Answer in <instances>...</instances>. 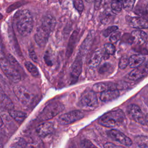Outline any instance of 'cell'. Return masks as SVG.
<instances>
[{
  "label": "cell",
  "mask_w": 148,
  "mask_h": 148,
  "mask_svg": "<svg viewBox=\"0 0 148 148\" xmlns=\"http://www.w3.org/2000/svg\"><path fill=\"white\" fill-rule=\"evenodd\" d=\"M13 18L18 32L23 36L29 35L34 25L31 12L27 9L20 10L14 14Z\"/></svg>",
  "instance_id": "6da1fadb"
},
{
  "label": "cell",
  "mask_w": 148,
  "mask_h": 148,
  "mask_svg": "<svg viewBox=\"0 0 148 148\" xmlns=\"http://www.w3.org/2000/svg\"><path fill=\"white\" fill-rule=\"evenodd\" d=\"M125 120V116L124 112L117 109L104 114L98 119V123L105 127L114 128L123 125Z\"/></svg>",
  "instance_id": "7a4b0ae2"
},
{
  "label": "cell",
  "mask_w": 148,
  "mask_h": 148,
  "mask_svg": "<svg viewBox=\"0 0 148 148\" xmlns=\"http://www.w3.org/2000/svg\"><path fill=\"white\" fill-rule=\"evenodd\" d=\"M64 109V105L60 102L56 101L49 103L41 111L38 116V119L41 121L50 120Z\"/></svg>",
  "instance_id": "3957f363"
},
{
  "label": "cell",
  "mask_w": 148,
  "mask_h": 148,
  "mask_svg": "<svg viewBox=\"0 0 148 148\" xmlns=\"http://www.w3.org/2000/svg\"><path fill=\"white\" fill-rule=\"evenodd\" d=\"M79 105L85 110H92L98 106V100L96 94L92 90H86L82 94Z\"/></svg>",
  "instance_id": "277c9868"
},
{
  "label": "cell",
  "mask_w": 148,
  "mask_h": 148,
  "mask_svg": "<svg viewBox=\"0 0 148 148\" xmlns=\"http://www.w3.org/2000/svg\"><path fill=\"white\" fill-rule=\"evenodd\" d=\"M0 68L5 75L13 82L17 83L21 80L20 73L11 65L6 58H0Z\"/></svg>",
  "instance_id": "5b68a950"
},
{
  "label": "cell",
  "mask_w": 148,
  "mask_h": 148,
  "mask_svg": "<svg viewBox=\"0 0 148 148\" xmlns=\"http://www.w3.org/2000/svg\"><path fill=\"white\" fill-rule=\"evenodd\" d=\"M127 110L131 119L143 125H147V114H145L139 106L131 104L128 106Z\"/></svg>",
  "instance_id": "8992f818"
},
{
  "label": "cell",
  "mask_w": 148,
  "mask_h": 148,
  "mask_svg": "<svg viewBox=\"0 0 148 148\" xmlns=\"http://www.w3.org/2000/svg\"><path fill=\"white\" fill-rule=\"evenodd\" d=\"M13 92L19 101L24 105H29L34 101V95L22 86H15L13 87Z\"/></svg>",
  "instance_id": "52a82bcc"
},
{
  "label": "cell",
  "mask_w": 148,
  "mask_h": 148,
  "mask_svg": "<svg viewBox=\"0 0 148 148\" xmlns=\"http://www.w3.org/2000/svg\"><path fill=\"white\" fill-rule=\"evenodd\" d=\"M84 116V114L83 112L76 110L60 115L58 121L61 125H68L82 119Z\"/></svg>",
  "instance_id": "ba28073f"
},
{
  "label": "cell",
  "mask_w": 148,
  "mask_h": 148,
  "mask_svg": "<svg viewBox=\"0 0 148 148\" xmlns=\"http://www.w3.org/2000/svg\"><path fill=\"white\" fill-rule=\"evenodd\" d=\"M82 70V58L77 56L75 60L71 66L70 79L71 83H75L78 80V78Z\"/></svg>",
  "instance_id": "9c48e42d"
},
{
  "label": "cell",
  "mask_w": 148,
  "mask_h": 148,
  "mask_svg": "<svg viewBox=\"0 0 148 148\" xmlns=\"http://www.w3.org/2000/svg\"><path fill=\"white\" fill-rule=\"evenodd\" d=\"M108 135L112 139L123 145L130 146L132 143V141L130 138L118 130H111L108 132Z\"/></svg>",
  "instance_id": "30bf717a"
},
{
  "label": "cell",
  "mask_w": 148,
  "mask_h": 148,
  "mask_svg": "<svg viewBox=\"0 0 148 148\" xmlns=\"http://www.w3.org/2000/svg\"><path fill=\"white\" fill-rule=\"evenodd\" d=\"M50 33L44 29L41 26L37 29L35 34V40L36 43L41 47H44L47 42Z\"/></svg>",
  "instance_id": "8fae6325"
},
{
  "label": "cell",
  "mask_w": 148,
  "mask_h": 148,
  "mask_svg": "<svg viewBox=\"0 0 148 148\" xmlns=\"http://www.w3.org/2000/svg\"><path fill=\"white\" fill-rule=\"evenodd\" d=\"M54 130V126L51 123L45 121L37 127L36 131L40 138H45L52 134Z\"/></svg>",
  "instance_id": "7c38bea8"
},
{
  "label": "cell",
  "mask_w": 148,
  "mask_h": 148,
  "mask_svg": "<svg viewBox=\"0 0 148 148\" xmlns=\"http://www.w3.org/2000/svg\"><path fill=\"white\" fill-rule=\"evenodd\" d=\"M127 21L128 22L129 25L134 28L146 29L148 27L147 20L142 17L130 16L127 18Z\"/></svg>",
  "instance_id": "4fadbf2b"
},
{
  "label": "cell",
  "mask_w": 148,
  "mask_h": 148,
  "mask_svg": "<svg viewBox=\"0 0 148 148\" xmlns=\"http://www.w3.org/2000/svg\"><path fill=\"white\" fill-rule=\"evenodd\" d=\"M56 24V20L55 17L51 14H46L42 18L40 26L48 32L50 33L54 29Z\"/></svg>",
  "instance_id": "5bb4252c"
},
{
  "label": "cell",
  "mask_w": 148,
  "mask_h": 148,
  "mask_svg": "<svg viewBox=\"0 0 148 148\" xmlns=\"http://www.w3.org/2000/svg\"><path fill=\"white\" fill-rule=\"evenodd\" d=\"M94 38V32L90 31L80 47L77 56L82 57L84 56L90 49Z\"/></svg>",
  "instance_id": "9a60e30c"
},
{
  "label": "cell",
  "mask_w": 148,
  "mask_h": 148,
  "mask_svg": "<svg viewBox=\"0 0 148 148\" xmlns=\"http://www.w3.org/2000/svg\"><path fill=\"white\" fill-rule=\"evenodd\" d=\"M109 90H117V85L112 82H99L92 86V91L96 92H102Z\"/></svg>",
  "instance_id": "2e32d148"
},
{
  "label": "cell",
  "mask_w": 148,
  "mask_h": 148,
  "mask_svg": "<svg viewBox=\"0 0 148 148\" xmlns=\"http://www.w3.org/2000/svg\"><path fill=\"white\" fill-rule=\"evenodd\" d=\"M0 107L9 112L14 108V105L10 98L3 92L0 86Z\"/></svg>",
  "instance_id": "e0dca14e"
},
{
  "label": "cell",
  "mask_w": 148,
  "mask_h": 148,
  "mask_svg": "<svg viewBox=\"0 0 148 148\" xmlns=\"http://www.w3.org/2000/svg\"><path fill=\"white\" fill-rule=\"evenodd\" d=\"M147 64L143 67H137L134 68L131 72L128 74V78L131 80H138L147 74Z\"/></svg>",
  "instance_id": "ac0fdd59"
},
{
  "label": "cell",
  "mask_w": 148,
  "mask_h": 148,
  "mask_svg": "<svg viewBox=\"0 0 148 148\" xmlns=\"http://www.w3.org/2000/svg\"><path fill=\"white\" fill-rule=\"evenodd\" d=\"M103 56V51L101 49L96 50L91 56L88 62V65L91 68H95L99 66Z\"/></svg>",
  "instance_id": "d6986e66"
},
{
  "label": "cell",
  "mask_w": 148,
  "mask_h": 148,
  "mask_svg": "<svg viewBox=\"0 0 148 148\" xmlns=\"http://www.w3.org/2000/svg\"><path fill=\"white\" fill-rule=\"evenodd\" d=\"M131 36L133 39V42H135L138 45L144 44L146 42L147 39L146 33L139 29L133 31L132 32Z\"/></svg>",
  "instance_id": "ffe728a7"
},
{
  "label": "cell",
  "mask_w": 148,
  "mask_h": 148,
  "mask_svg": "<svg viewBox=\"0 0 148 148\" xmlns=\"http://www.w3.org/2000/svg\"><path fill=\"white\" fill-rule=\"evenodd\" d=\"M120 95L118 90H109L101 92L100 99L104 102H109L117 98Z\"/></svg>",
  "instance_id": "44dd1931"
},
{
  "label": "cell",
  "mask_w": 148,
  "mask_h": 148,
  "mask_svg": "<svg viewBox=\"0 0 148 148\" xmlns=\"http://www.w3.org/2000/svg\"><path fill=\"white\" fill-rule=\"evenodd\" d=\"M145 60L144 55L141 54H136L132 55L129 58L128 65L131 68H135L140 66L143 63Z\"/></svg>",
  "instance_id": "7402d4cb"
},
{
  "label": "cell",
  "mask_w": 148,
  "mask_h": 148,
  "mask_svg": "<svg viewBox=\"0 0 148 148\" xmlns=\"http://www.w3.org/2000/svg\"><path fill=\"white\" fill-rule=\"evenodd\" d=\"M77 37H78V32L77 31H75L70 36L69 42L66 48V56L68 58L70 57L73 53V49L77 42Z\"/></svg>",
  "instance_id": "603a6c76"
},
{
  "label": "cell",
  "mask_w": 148,
  "mask_h": 148,
  "mask_svg": "<svg viewBox=\"0 0 148 148\" xmlns=\"http://www.w3.org/2000/svg\"><path fill=\"white\" fill-rule=\"evenodd\" d=\"M10 116L17 123H21L27 117V114L23 112L11 110L9 112Z\"/></svg>",
  "instance_id": "cb8c5ba5"
},
{
  "label": "cell",
  "mask_w": 148,
  "mask_h": 148,
  "mask_svg": "<svg viewBox=\"0 0 148 148\" xmlns=\"http://www.w3.org/2000/svg\"><path fill=\"white\" fill-rule=\"evenodd\" d=\"M27 144L26 140L23 138L17 137L11 142L9 148H25Z\"/></svg>",
  "instance_id": "d4e9b609"
},
{
  "label": "cell",
  "mask_w": 148,
  "mask_h": 148,
  "mask_svg": "<svg viewBox=\"0 0 148 148\" xmlns=\"http://www.w3.org/2000/svg\"><path fill=\"white\" fill-rule=\"evenodd\" d=\"M114 16V12L112 10L107 9L101 16V22L103 24H109Z\"/></svg>",
  "instance_id": "484cf974"
},
{
  "label": "cell",
  "mask_w": 148,
  "mask_h": 148,
  "mask_svg": "<svg viewBox=\"0 0 148 148\" xmlns=\"http://www.w3.org/2000/svg\"><path fill=\"white\" fill-rule=\"evenodd\" d=\"M135 142L140 148H148V138L146 136H137L135 137Z\"/></svg>",
  "instance_id": "4316f807"
},
{
  "label": "cell",
  "mask_w": 148,
  "mask_h": 148,
  "mask_svg": "<svg viewBox=\"0 0 148 148\" xmlns=\"http://www.w3.org/2000/svg\"><path fill=\"white\" fill-rule=\"evenodd\" d=\"M113 70L112 65L109 62H106L102 64L99 68L98 72L101 75H108L110 74Z\"/></svg>",
  "instance_id": "83f0119b"
},
{
  "label": "cell",
  "mask_w": 148,
  "mask_h": 148,
  "mask_svg": "<svg viewBox=\"0 0 148 148\" xmlns=\"http://www.w3.org/2000/svg\"><path fill=\"white\" fill-rule=\"evenodd\" d=\"M24 65L27 71L31 74L32 76L36 77L39 75V73L38 68L32 62L29 61H27L25 62Z\"/></svg>",
  "instance_id": "f1b7e54d"
},
{
  "label": "cell",
  "mask_w": 148,
  "mask_h": 148,
  "mask_svg": "<svg viewBox=\"0 0 148 148\" xmlns=\"http://www.w3.org/2000/svg\"><path fill=\"white\" fill-rule=\"evenodd\" d=\"M123 0H112L111 8L114 12H120L123 9Z\"/></svg>",
  "instance_id": "f546056e"
},
{
  "label": "cell",
  "mask_w": 148,
  "mask_h": 148,
  "mask_svg": "<svg viewBox=\"0 0 148 148\" xmlns=\"http://www.w3.org/2000/svg\"><path fill=\"white\" fill-rule=\"evenodd\" d=\"M28 148H44L43 143L40 139L32 140L30 143L27 144Z\"/></svg>",
  "instance_id": "4dcf8cb0"
},
{
  "label": "cell",
  "mask_w": 148,
  "mask_h": 148,
  "mask_svg": "<svg viewBox=\"0 0 148 148\" xmlns=\"http://www.w3.org/2000/svg\"><path fill=\"white\" fill-rule=\"evenodd\" d=\"M6 59L8 60V61H9V62L11 64V65H12L18 72V68H20L18 62H17V61L16 60V58L10 54H8L6 56ZM20 73V72H19Z\"/></svg>",
  "instance_id": "1f68e13d"
},
{
  "label": "cell",
  "mask_w": 148,
  "mask_h": 148,
  "mask_svg": "<svg viewBox=\"0 0 148 148\" xmlns=\"http://www.w3.org/2000/svg\"><path fill=\"white\" fill-rule=\"evenodd\" d=\"M128 61L129 57L127 55L123 56L120 60L119 63V67L121 69H125L128 65Z\"/></svg>",
  "instance_id": "d6a6232c"
},
{
  "label": "cell",
  "mask_w": 148,
  "mask_h": 148,
  "mask_svg": "<svg viewBox=\"0 0 148 148\" xmlns=\"http://www.w3.org/2000/svg\"><path fill=\"white\" fill-rule=\"evenodd\" d=\"M117 29H118V27L116 25L109 26L102 31V35L105 37H108L114 31H117Z\"/></svg>",
  "instance_id": "836d02e7"
},
{
  "label": "cell",
  "mask_w": 148,
  "mask_h": 148,
  "mask_svg": "<svg viewBox=\"0 0 148 148\" xmlns=\"http://www.w3.org/2000/svg\"><path fill=\"white\" fill-rule=\"evenodd\" d=\"M120 37L121 32L120 31H116L112 34H110V36L109 37V40L111 42V43H117L120 39Z\"/></svg>",
  "instance_id": "e575fe53"
},
{
  "label": "cell",
  "mask_w": 148,
  "mask_h": 148,
  "mask_svg": "<svg viewBox=\"0 0 148 148\" xmlns=\"http://www.w3.org/2000/svg\"><path fill=\"white\" fill-rule=\"evenodd\" d=\"M135 0H123V8L126 10H131L132 9Z\"/></svg>",
  "instance_id": "d590c367"
},
{
  "label": "cell",
  "mask_w": 148,
  "mask_h": 148,
  "mask_svg": "<svg viewBox=\"0 0 148 148\" xmlns=\"http://www.w3.org/2000/svg\"><path fill=\"white\" fill-rule=\"evenodd\" d=\"M104 50L108 54V55H112L116 51V48L113 44L111 43H108L105 44L104 45Z\"/></svg>",
  "instance_id": "8d00e7d4"
},
{
  "label": "cell",
  "mask_w": 148,
  "mask_h": 148,
  "mask_svg": "<svg viewBox=\"0 0 148 148\" xmlns=\"http://www.w3.org/2000/svg\"><path fill=\"white\" fill-rule=\"evenodd\" d=\"M73 6L80 13H81L84 9V4L83 0H73Z\"/></svg>",
  "instance_id": "74e56055"
},
{
  "label": "cell",
  "mask_w": 148,
  "mask_h": 148,
  "mask_svg": "<svg viewBox=\"0 0 148 148\" xmlns=\"http://www.w3.org/2000/svg\"><path fill=\"white\" fill-rule=\"evenodd\" d=\"M81 148H98L91 142L87 139H84L80 143Z\"/></svg>",
  "instance_id": "f35d334b"
},
{
  "label": "cell",
  "mask_w": 148,
  "mask_h": 148,
  "mask_svg": "<svg viewBox=\"0 0 148 148\" xmlns=\"http://www.w3.org/2000/svg\"><path fill=\"white\" fill-rule=\"evenodd\" d=\"M28 53H29V57L31 58V60L34 62H36L38 61V57L34 49L32 48H30L28 50Z\"/></svg>",
  "instance_id": "ab89813d"
},
{
  "label": "cell",
  "mask_w": 148,
  "mask_h": 148,
  "mask_svg": "<svg viewBox=\"0 0 148 148\" xmlns=\"http://www.w3.org/2000/svg\"><path fill=\"white\" fill-rule=\"evenodd\" d=\"M123 41L124 42H127L128 43H133V39H132V37L131 35H130V34H124L123 36Z\"/></svg>",
  "instance_id": "60d3db41"
},
{
  "label": "cell",
  "mask_w": 148,
  "mask_h": 148,
  "mask_svg": "<svg viewBox=\"0 0 148 148\" xmlns=\"http://www.w3.org/2000/svg\"><path fill=\"white\" fill-rule=\"evenodd\" d=\"M21 5H22V3H20V2H16V3H14L11 5H10V6H9V8H8L7 9V10H6V12H8V13H9V12L13 11V10H14L15 9L18 8V6H21Z\"/></svg>",
  "instance_id": "b9f144b4"
},
{
  "label": "cell",
  "mask_w": 148,
  "mask_h": 148,
  "mask_svg": "<svg viewBox=\"0 0 148 148\" xmlns=\"http://www.w3.org/2000/svg\"><path fill=\"white\" fill-rule=\"evenodd\" d=\"M51 58V56L48 53H46L45 56L44 57V60L45 61L46 64L49 65V66H52L53 65V63H52V61Z\"/></svg>",
  "instance_id": "7bdbcfd3"
},
{
  "label": "cell",
  "mask_w": 148,
  "mask_h": 148,
  "mask_svg": "<svg viewBox=\"0 0 148 148\" xmlns=\"http://www.w3.org/2000/svg\"><path fill=\"white\" fill-rule=\"evenodd\" d=\"M103 148H124V147L121 146L115 145L111 142H107L104 145Z\"/></svg>",
  "instance_id": "ee69618b"
},
{
  "label": "cell",
  "mask_w": 148,
  "mask_h": 148,
  "mask_svg": "<svg viewBox=\"0 0 148 148\" xmlns=\"http://www.w3.org/2000/svg\"><path fill=\"white\" fill-rule=\"evenodd\" d=\"M95 1V3H94V8L95 10L99 9L100 8V6L101 5L102 0H94Z\"/></svg>",
  "instance_id": "f6af8a7d"
},
{
  "label": "cell",
  "mask_w": 148,
  "mask_h": 148,
  "mask_svg": "<svg viewBox=\"0 0 148 148\" xmlns=\"http://www.w3.org/2000/svg\"><path fill=\"white\" fill-rule=\"evenodd\" d=\"M111 0H102V2H101V3H103L104 5L105 4H106V3H108L109 1H110Z\"/></svg>",
  "instance_id": "bcb514c9"
},
{
  "label": "cell",
  "mask_w": 148,
  "mask_h": 148,
  "mask_svg": "<svg viewBox=\"0 0 148 148\" xmlns=\"http://www.w3.org/2000/svg\"><path fill=\"white\" fill-rule=\"evenodd\" d=\"M2 125H3V121H2V118L0 116V128L2 127Z\"/></svg>",
  "instance_id": "7dc6e473"
},
{
  "label": "cell",
  "mask_w": 148,
  "mask_h": 148,
  "mask_svg": "<svg viewBox=\"0 0 148 148\" xmlns=\"http://www.w3.org/2000/svg\"><path fill=\"white\" fill-rule=\"evenodd\" d=\"M86 1L87 2H88V3H91V2H93V1H94V0H86Z\"/></svg>",
  "instance_id": "c3c4849f"
},
{
  "label": "cell",
  "mask_w": 148,
  "mask_h": 148,
  "mask_svg": "<svg viewBox=\"0 0 148 148\" xmlns=\"http://www.w3.org/2000/svg\"><path fill=\"white\" fill-rule=\"evenodd\" d=\"M0 148H2V145H1V144H0Z\"/></svg>",
  "instance_id": "681fc988"
}]
</instances>
